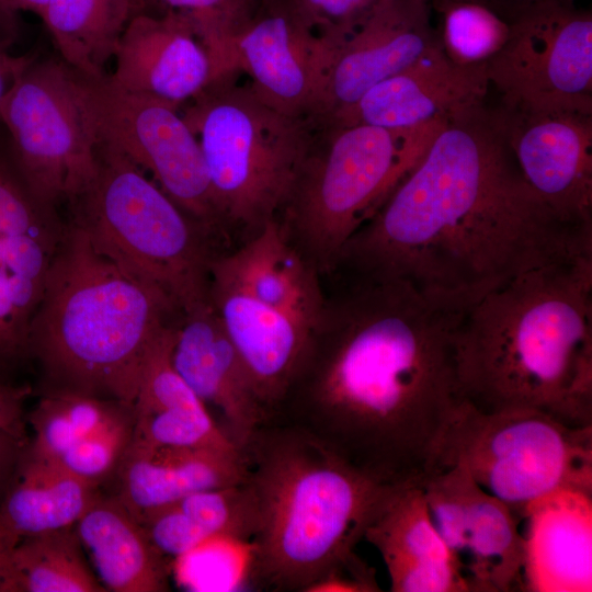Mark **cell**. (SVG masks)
I'll use <instances>...</instances> for the list:
<instances>
[{
    "label": "cell",
    "instance_id": "obj_1",
    "mask_svg": "<svg viewBox=\"0 0 592 592\" xmlns=\"http://www.w3.org/2000/svg\"><path fill=\"white\" fill-rule=\"evenodd\" d=\"M465 311L400 280L350 274L326 297L270 421L305 431L378 483L420 481L460 403L453 339Z\"/></svg>",
    "mask_w": 592,
    "mask_h": 592
},
{
    "label": "cell",
    "instance_id": "obj_2",
    "mask_svg": "<svg viewBox=\"0 0 592 592\" xmlns=\"http://www.w3.org/2000/svg\"><path fill=\"white\" fill-rule=\"evenodd\" d=\"M592 253L525 182L491 110L447 119L423 157L345 244L348 273L408 283L467 310L535 267Z\"/></svg>",
    "mask_w": 592,
    "mask_h": 592
},
{
    "label": "cell",
    "instance_id": "obj_3",
    "mask_svg": "<svg viewBox=\"0 0 592 592\" xmlns=\"http://www.w3.org/2000/svg\"><path fill=\"white\" fill-rule=\"evenodd\" d=\"M460 401L592 426V253L526 271L473 304L453 339Z\"/></svg>",
    "mask_w": 592,
    "mask_h": 592
},
{
    "label": "cell",
    "instance_id": "obj_4",
    "mask_svg": "<svg viewBox=\"0 0 592 592\" xmlns=\"http://www.w3.org/2000/svg\"><path fill=\"white\" fill-rule=\"evenodd\" d=\"M255 504L247 570L274 592H308L355 554L392 486L297 428L264 423L242 448Z\"/></svg>",
    "mask_w": 592,
    "mask_h": 592
},
{
    "label": "cell",
    "instance_id": "obj_5",
    "mask_svg": "<svg viewBox=\"0 0 592 592\" xmlns=\"http://www.w3.org/2000/svg\"><path fill=\"white\" fill-rule=\"evenodd\" d=\"M181 316L67 220L31 321L27 352L38 360L52 390L133 407L150 350Z\"/></svg>",
    "mask_w": 592,
    "mask_h": 592
},
{
    "label": "cell",
    "instance_id": "obj_6",
    "mask_svg": "<svg viewBox=\"0 0 592 592\" xmlns=\"http://www.w3.org/2000/svg\"><path fill=\"white\" fill-rule=\"evenodd\" d=\"M447 118L403 129L315 123L278 214L319 272L337 270L353 235L417 166Z\"/></svg>",
    "mask_w": 592,
    "mask_h": 592
},
{
    "label": "cell",
    "instance_id": "obj_7",
    "mask_svg": "<svg viewBox=\"0 0 592 592\" xmlns=\"http://www.w3.org/2000/svg\"><path fill=\"white\" fill-rule=\"evenodd\" d=\"M96 173L68 220L125 273L183 315L209 301L213 234L119 151L96 144Z\"/></svg>",
    "mask_w": 592,
    "mask_h": 592
},
{
    "label": "cell",
    "instance_id": "obj_8",
    "mask_svg": "<svg viewBox=\"0 0 592 592\" xmlns=\"http://www.w3.org/2000/svg\"><path fill=\"white\" fill-rule=\"evenodd\" d=\"M238 73L214 79L182 116L200 143L221 227L253 232L278 217L315 123L274 110Z\"/></svg>",
    "mask_w": 592,
    "mask_h": 592
},
{
    "label": "cell",
    "instance_id": "obj_9",
    "mask_svg": "<svg viewBox=\"0 0 592 592\" xmlns=\"http://www.w3.org/2000/svg\"><path fill=\"white\" fill-rule=\"evenodd\" d=\"M452 464L466 467L520 519L530 503L558 489L592 493V426H570L535 410L486 413L460 401L432 470Z\"/></svg>",
    "mask_w": 592,
    "mask_h": 592
},
{
    "label": "cell",
    "instance_id": "obj_10",
    "mask_svg": "<svg viewBox=\"0 0 592 592\" xmlns=\"http://www.w3.org/2000/svg\"><path fill=\"white\" fill-rule=\"evenodd\" d=\"M0 114L10 156L37 198L59 208L87 189L96 173V144L71 67L36 58L15 79Z\"/></svg>",
    "mask_w": 592,
    "mask_h": 592
},
{
    "label": "cell",
    "instance_id": "obj_11",
    "mask_svg": "<svg viewBox=\"0 0 592 592\" xmlns=\"http://www.w3.org/2000/svg\"><path fill=\"white\" fill-rule=\"evenodd\" d=\"M71 69L95 144L119 151L151 173L169 197L212 232L223 228L200 143L180 107L126 91L109 73L91 77Z\"/></svg>",
    "mask_w": 592,
    "mask_h": 592
},
{
    "label": "cell",
    "instance_id": "obj_12",
    "mask_svg": "<svg viewBox=\"0 0 592 592\" xmlns=\"http://www.w3.org/2000/svg\"><path fill=\"white\" fill-rule=\"evenodd\" d=\"M504 46L487 64L500 105L592 113V13L548 1L511 18Z\"/></svg>",
    "mask_w": 592,
    "mask_h": 592
},
{
    "label": "cell",
    "instance_id": "obj_13",
    "mask_svg": "<svg viewBox=\"0 0 592 592\" xmlns=\"http://www.w3.org/2000/svg\"><path fill=\"white\" fill-rule=\"evenodd\" d=\"M421 485L467 592L523 590L524 538L512 510L460 464L432 470Z\"/></svg>",
    "mask_w": 592,
    "mask_h": 592
},
{
    "label": "cell",
    "instance_id": "obj_14",
    "mask_svg": "<svg viewBox=\"0 0 592 592\" xmlns=\"http://www.w3.org/2000/svg\"><path fill=\"white\" fill-rule=\"evenodd\" d=\"M58 208L37 198L0 145V363L27 352L29 331L64 235Z\"/></svg>",
    "mask_w": 592,
    "mask_h": 592
},
{
    "label": "cell",
    "instance_id": "obj_15",
    "mask_svg": "<svg viewBox=\"0 0 592 592\" xmlns=\"http://www.w3.org/2000/svg\"><path fill=\"white\" fill-rule=\"evenodd\" d=\"M333 50L297 15L289 0H257L232 38L235 68L274 110L316 121Z\"/></svg>",
    "mask_w": 592,
    "mask_h": 592
},
{
    "label": "cell",
    "instance_id": "obj_16",
    "mask_svg": "<svg viewBox=\"0 0 592 592\" xmlns=\"http://www.w3.org/2000/svg\"><path fill=\"white\" fill-rule=\"evenodd\" d=\"M491 111L532 190L567 221L592 228V113Z\"/></svg>",
    "mask_w": 592,
    "mask_h": 592
},
{
    "label": "cell",
    "instance_id": "obj_17",
    "mask_svg": "<svg viewBox=\"0 0 592 592\" xmlns=\"http://www.w3.org/2000/svg\"><path fill=\"white\" fill-rule=\"evenodd\" d=\"M489 86L486 64L457 65L437 43L413 64L319 123L417 127L483 104Z\"/></svg>",
    "mask_w": 592,
    "mask_h": 592
},
{
    "label": "cell",
    "instance_id": "obj_18",
    "mask_svg": "<svg viewBox=\"0 0 592 592\" xmlns=\"http://www.w3.org/2000/svg\"><path fill=\"white\" fill-rule=\"evenodd\" d=\"M437 43L430 0H380L337 49L315 123L353 104Z\"/></svg>",
    "mask_w": 592,
    "mask_h": 592
},
{
    "label": "cell",
    "instance_id": "obj_19",
    "mask_svg": "<svg viewBox=\"0 0 592 592\" xmlns=\"http://www.w3.org/2000/svg\"><path fill=\"white\" fill-rule=\"evenodd\" d=\"M119 88L179 107L216 79L214 60L191 19L179 11L134 15L114 52Z\"/></svg>",
    "mask_w": 592,
    "mask_h": 592
},
{
    "label": "cell",
    "instance_id": "obj_20",
    "mask_svg": "<svg viewBox=\"0 0 592 592\" xmlns=\"http://www.w3.org/2000/svg\"><path fill=\"white\" fill-rule=\"evenodd\" d=\"M171 362L209 412H218V425L242 451L267 422V412L209 301L180 317Z\"/></svg>",
    "mask_w": 592,
    "mask_h": 592
},
{
    "label": "cell",
    "instance_id": "obj_21",
    "mask_svg": "<svg viewBox=\"0 0 592 592\" xmlns=\"http://www.w3.org/2000/svg\"><path fill=\"white\" fill-rule=\"evenodd\" d=\"M208 297L269 421L300 366L311 328L217 280L209 278Z\"/></svg>",
    "mask_w": 592,
    "mask_h": 592
},
{
    "label": "cell",
    "instance_id": "obj_22",
    "mask_svg": "<svg viewBox=\"0 0 592 592\" xmlns=\"http://www.w3.org/2000/svg\"><path fill=\"white\" fill-rule=\"evenodd\" d=\"M364 538L380 554L392 592H467L428 508L421 481L392 486Z\"/></svg>",
    "mask_w": 592,
    "mask_h": 592
},
{
    "label": "cell",
    "instance_id": "obj_23",
    "mask_svg": "<svg viewBox=\"0 0 592 592\" xmlns=\"http://www.w3.org/2000/svg\"><path fill=\"white\" fill-rule=\"evenodd\" d=\"M523 517V590L590 592L592 493L558 489L530 503Z\"/></svg>",
    "mask_w": 592,
    "mask_h": 592
},
{
    "label": "cell",
    "instance_id": "obj_24",
    "mask_svg": "<svg viewBox=\"0 0 592 592\" xmlns=\"http://www.w3.org/2000/svg\"><path fill=\"white\" fill-rule=\"evenodd\" d=\"M318 275L278 217L261 225L236 251L215 255L209 269V278L240 289L310 328L326 300Z\"/></svg>",
    "mask_w": 592,
    "mask_h": 592
},
{
    "label": "cell",
    "instance_id": "obj_25",
    "mask_svg": "<svg viewBox=\"0 0 592 592\" xmlns=\"http://www.w3.org/2000/svg\"><path fill=\"white\" fill-rule=\"evenodd\" d=\"M121 465L117 498L136 519L193 492L241 483L248 473L241 449L151 445L133 440Z\"/></svg>",
    "mask_w": 592,
    "mask_h": 592
},
{
    "label": "cell",
    "instance_id": "obj_26",
    "mask_svg": "<svg viewBox=\"0 0 592 592\" xmlns=\"http://www.w3.org/2000/svg\"><path fill=\"white\" fill-rule=\"evenodd\" d=\"M177 323L162 332L145 362L133 403V441L164 446L241 449L174 369L171 349Z\"/></svg>",
    "mask_w": 592,
    "mask_h": 592
},
{
    "label": "cell",
    "instance_id": "obj_27",
    "mask_svg": "<svg viewBox=\"0 0 592 592\" xmlns=\"http://www.w3.org/2000/svg\"><path fill=\"white\" fill-rule=\"evenodd\" d=\"M75 531L105 590H169L167 559L156 550L139 521L118 498H96L75 524Z\"/></svg>",
    "mask_w": 592,
    "mask_h": 592
},
{
    "label": "cell",
    "instance_id": "obj_28",
    "mask_svg": "<svg viewBox=\"0 0 592 592\" xmlns=\"http://www.w3.org/2000/svg\"><path fill=\"white\" fill-rule=\"evenodd\" d=\"M96 498L94 483L73 475L56 459L30 453L0 506V524L19 540L73 527Z\"/></svg>",
    "mask_w": 592,
    "mask_h": 592
},
{
    "label": "cell",
    "instance_id": "obj_29",
    "mask_svg": "<svg viewBox=\"0 0 592 592\" xmlns=\"http://www.w3.org/2000/svg\"><path fill=\"white\" fill-rule=\"evenodd\" d=\"M90 570L73 527L19 540L0 581V592H104Z\"/></svg>",
    "mask_w": 592,
    "mask_h": 592
},
{
    "label": "cell",
    "instance_id": "obj_30",
    "mask_svg": "<svg viewBox=\"0 0 592 592\" xmlns=\"http://www.w3.org/2000/svg\"><path fill=\"white\" fill-rule=\"evenodd\" d=\"M42 21L69 67L91 77L107 75L123 31L113 0H47Z\"/></svg>",
    "mask_w": 592,
    "mask_h": 592
},
{
    "label": "cell",
    "instance_id": "obj_31",
    "mask_svg": "<svg viewBox=\"0 0 592 592\" xmlns=\"http://www.w3.org/2000/svg\"><path fill=\"white\" fill-rule=\"evenodd\" d=\"M125 403L69 390H50L33 410L31 454L57 459Z\"/></svg>",
    "mask_w": 592,
    "mask_h": 592
},
{
    "label": "cell",
    "instance_id": "obj_32",
    "mask_svg": "<svg viewBox=\"0 0 592 592\" xmlns=\"http://www.w3.org/2000/svg\"><path fill=\"white\" fill-rule=\"evenodd\" d=\"M440 18L436 30L445 55L460 66L487 64L504 46L510 22L478 0H432Z\"/></svg>",
    "mask_w": 592,
    "mask_h": 592
},
{
    "label": "cell",
    "instance_id": "obj_33",
    "mask_svg": "<svg viewBox=\"0 0 592 592\" xmlns=\"http://www.w3.org/2000/svg\"><path fill=\"white\" fill-rule=\"evenodd\" d=\"M149 2H157L164 11L186 14L208 49L217 72L235 70L232 38L251 15L255 3L246 0H146L145 9Z\"/></svg>",
    "mask_w": 592,
    "mask_h": 592
},
{
    "label": "cell",
    "instance_id": "obj_34",
    "mask_svg": "<svg viewBox=\"0 0 592 592\" xmlns=\"http://www.w3.org/2000/svg\"><path fill=\"white\" fill-rule=\"evenodd\" d=\"M133 433V407L124 405L56 460L73 475L96 485L122 463Z\"/></svg>",
    "mask_w": 592,
    "mask_h": 592
},
{
    "label": "cell",
    "instance_id": "obj_35",
    "mask_svg": "<svg viewBox=\"0 0 592 592\" xmlns=\"http://www.w3.org/2000/svg\"><path fill=\"white\" fill-rule=\"evenodd\" d=\"M301 21L337 52L380 0H289Z\"/></svg>",
    "mask_w": 592,
    "mask_h": 592
},
{
    "label": "cell",
    "instance_id": "obj_36",
    "mask_svg": "<svg viewBox=\"0 0 592 592\" xmlns=\"http://www.w3.org/2000/svg\"><path fill=\"white\" fill-rule=\"evenodd\" d=\"M325 591H380L375 571L361 557L354 554L315 583L308 592Z\"/></svg>",
    "mask_w": 592,
    "mask_h": 592
},
{
    "label": "cell",
    "instance_id": "obj_37",
    "mask_svg": "<svg viewBox=\"0 0 592 592\" xmlns=\"http://www.w3.org/2000/svg\"><path fill=\"white\" fill-rule=\"evenodd\" d=\"M30 388L12 386L0 382V432L13 440L23 435V405Z\"/></svg>",
    "mask_w": 592,
    "mask_h": 592
},
{
    "label": "cell",
    "instance_id": "obj_38",
    "mask_svg": "<svg viewBox=\"0 0 592 592\" xmlns=\"http://www.w3.org/2000/svg\"><path fill=\"white\" fill-rule=\"evenodd\" d=\"M35 59L34 55H12L9 47L0 46V106L18 76Z\"/></svg>",
    "mask_w": 592,
    "mask_h": 592
},
{
    "label": "cell",
    "instance_id": "obj_39",
    "mask_svg": "<svg viewBox=\"0 0 592 592\" xmlns=\"http://www.w3.org/2000/svg\"><path fill=\"white\" fill-rule=\"evenodd\" d=\"M18 34L16 12L0 0V46L10 47Z\"/></svg>",
    "mask_w": 592,
    "mask_h": 592
},
{
    "label": "cell",
    "instance_id": "obj_40",
    "mask_svg": "<svg viewBox=\"0 0 592 592\" xmlns=\"http://www.w3.org/2000/svg\"><path fill=\"white\" fill-rule=\"evenodd\" d=\"M548 1H571V0H493L490 5L505 19L532 5Z\"/></svg>",
    "mask_w": 592,
    "mask_h": 592
},
{
    "label": "cell",
    "instance_id": "obj_41",
    "mask_svg": "<svg viewBox=\"0 0 592 592\" xmlns=\"http://www.w3.org/2000/svg\"><path fill=\"white\" fill-rule=\"evenodd\" d=\"M117 21L122 29L136 14L145 9L146 0H113Z\"/></svg>",
    "mask_w": 592,
    "mask_h": 592
},
{
    "label": "cell",
    "instance_id": "obj_42",
    "mask_svg": "<svg viewBox=\"0 0 592 592\" xmlns=\"http://www.w3.org/2000/svg\"><path fill=\"white\" fill-rule=\"evenodd\" d=\"M18 543L19 539L0 524V581L7 569L12 550Z\"/></svg>",
    "mask_w": 592,
    "mask_h": 592
},
{
    "label": "cell",
    "instance_id": "obj_43",
    "mask_svg": "<svg viewBox=\"0 0 592 592\" xmlns=\"http://www.w3.org/2000/svg\"><path fill=\"white\" fill-rule=\"evenodd\" d=\"M14 12L29 11L42 19L47 0H1Z\"/></svg>",
    "mask_w": 592,
    "mask_h": 592
},
{
    "label": "cell",
    "instance_id": "obj_44",
    "mask_svg": "<svg viewBox=\"0 0 592 592\" xmlns=\"http://www.w3.org/2000/svg\"><path fill=\"white\" fill-rule=\"evenodd\" d=\"M13 439L8 436L7 434L0 432V460L4 452V447L7 446L9 441H12Z\"/></svg>",
    "mask_w": 592,
    "mask_h": 592
},
{
    "label": "cell",
    "instance_id": "obj_45",
    "mask_svg": "<svg viewBox=\"0 0 592 592\" xmlns=\"http://www.w3.org/2000/svg\"><path fill=\"white\" fill-rule=\"evenodd\" d=\"M247 2H249L250 4H254L257 0H246Z\"/></svg>",
    "mask_w": 592,
    "mask_h": 592
},
{
    "label": "cell",
    "instance_id": "obj_46",
    "mask_svg": "<svg viewBox=\"0 0 592 592\" xmlns=\"http://www.w3.org/2000/svg\"><path fill=\"white\" fill-rule=\"evenodd\" d=\"M478 1H483V2H487L488 4H490L493 0H478Z\"/></svg>",
    "mask_w": 592,
    "mask_h": 592
}]
</instances>
